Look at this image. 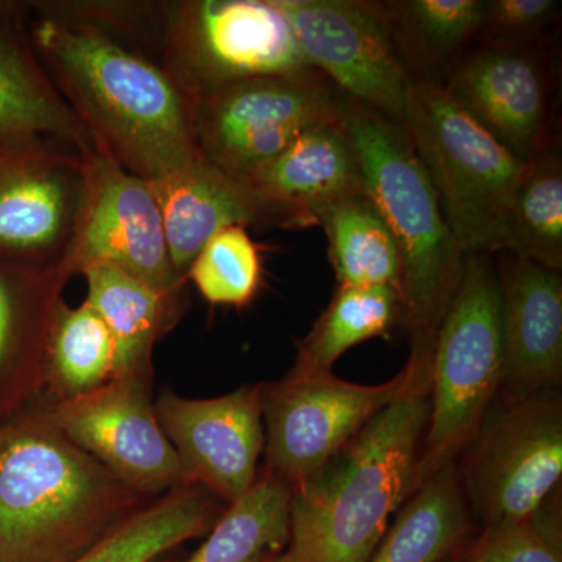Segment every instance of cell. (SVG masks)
Segmentation results:
<instances>
[{"label": "cell", "instance_id": "1", "mask_svg": "<svg viewBox=\"0 0 562 562\" xmlns=\"http://www.w3.org/2000/svg\"><path fill=\"white\" fill-rule=\"evenodd\" d=\"M25 5L36 57L92 144L154 181L199 157L183 92L149 55Z\"/></svg>", "mask_w": 562, "mask_h": 562}, {"label": "cell", "instance_id": "2", "mask_svg": "<svg viewBox=\"0 0 562 562\" xmlns=\"http://www.w3.org/2000/svg\"><path fill=\"white\" fill-rule=\"evenodd\" d=\"M413 375L319 472L291 490L281 562H368L416 487L430 416L431 349H412Z\"/></svg>", "mask_w": 562, "mask_h": 562}, {"label": "cell", "instance_id": "3", "mask_svg": "<svg viewBox=\"0 0 562 562\" xmlns=\"http://www.w3.org/2000/svg\"><path fill=\"white\" fill-rule=\"evenodd\" d=\"M144 501L46 413L0 425V562H72Z\"/></svg>", "mask_w": 562, "mask_h": 562}, {"label": "cell", "instance_id": "4", "mask_svg": "<svg viewBox=\"0 0 562 562\" xmlns=\"http://www.w3.org/2000/svg\"><path fill=\"white\" fill-rule=\"evenodd\" d=\"M341 124L361 165L369 198L402 257L403 324L412 349H430L452 302L464 251L405 128L346 99Z\"/></svg>", "mask_w": 562, "mask_h": 562}, {"label": "cell", "instance_id": "5", "mask_svg": "<svg viewBox=\"0 0 562 562\" xmlns=\"http://www.w3.org/2000/svg\"><path fill=\"white\" fill-rule=\"evenodd\" d=\"M402 125L460 249L487 255L505 249L509 205L527 162L435 81L409 80Z\"/></svg>", "mask_w": 562, "mask_h": 562}, {"label": "cell", "instance_id": "6", "mask_svg": "<svg viewBox=\"0 0 562 562\" xmlns=\"http://www.w3.org/2000/svg\"><path fill=\"white\" fill-rule=\"evenodd\" d=\"M490 257L464 255L460 283L432 342L430 416L416 486L457 461L502 392L501 279Z\"/></svg>", "mask_w": 562, "mask_h": 562}, {"label": "cell", "instance_id": "7", "mask_svg": "<svg viewBox=\"0 0 562 562\" xmlns=\"http://www.w3.org/2000/svg\"><path fill=\"white\" fill-rule=\"evenodd\" d=\"M460 457L462 494L480 530L527 519L560 490V391L498 395Z\"/></svg>", "mask_w": 562, "mask_h": 562}, {"label": "cell", "instance_id": "8", "mask_svg": "<svg viewBox=\"0 0 562 562\" xmlns=\"http://www.w3.org/2000/svg\"><path fill=\"white\" fill-rule=\"evenodd\" d=\"M157 61L187 101L236 81L313 69L273 0L161 2Z\"/></svg>", "mask_w": 562, "mask_h": 562}, {"label": "cell", "instance_id": "9", "mask_svg": "<svg viewBox=\"0 0 562 562\" xmlns=\"http://www.w3.org/2000/svg\"><path fill=\"white\" fill-rule=\"evenodd\" d=\"M319 70L236 81L188 99L199 155L243 180L303 133L338 121L346 103Z\"/></svg>", "mask_w": 562, "mask_h": 562}, {"label": "cell", "instance_id": "10", "mask_svg": "<svg viewBox=\"0 0 562 562\" xmlns=\"http://www.w3.org/2000/svg\"><path fill=\"white\" fill-rule=\"evenodd\" d=\"M412 375V360L380 384L294 366L279 382L261 384L266 473L291 490L308 480L405 390Z\"/></svg>", "mask_w": 562, "mask_h": 562}, {"label": "cell", "instance_id": "11", "mask_svg": "<svg viewBox=\"0 0 562 562\" xmlns=\"http://www.w3.org/2000/svg\"><path fill=\"white\" fill-rule=\"evenodd\" d=\"M85 187L81 151L52 139L0 138V262L61 272Z\"/></svg>", "mask_w": 562, "mask_h": 562}, {"label": "cell", "instance_id": "12", "mask_svg": "<svg viewBox=\"0 0 562 562\" xmlns=\"http://www.w3.org/2000/svg\"><path fill=\"white\" fill-rule=\"evenodd\" d=\"M302 57L358 105L403 124L409 77L382 2L273 0Z\"/></svg>", "mask_w": 562, "mask_h": 562}, {"label": "cell", "instance_id": "13", "mask_svg": "<svg viewBox=\"0 0 562 562\" xmlns=\"http://www.w3.org/2000/svg\"><path fill=\"white\" fill-rule=\"evenodd\" d=\"M87 187L66 279L92 265H106L180 299L187 281L173 271L161 214L149 181L92 147L83 154Z\"/></svg>", "mask_w": 562, "mask_h": 562}, {"label": "cell", "instance_id": "14", "mask_svg": "<svg viewBox=\"0 0 562 562\" xmlns=\"http://www.w3.org/2000/svg\"><path fill=\"white\" fill-rule=\"evenodd\" d=\"M149 382V375L116 376L44 409L70 442L146 498L191 486L158 422Z\"/></svg>", "mask_w": 562, "mask_h": 562}, {"label": "cell", "instance_id": "15", "mask_svg": "<svg viewBox=\"0 0 562 562\" xmlns=\"http://www.w3.org/2000/svg\"><path fill=\"white\" fill-rule=\"evenodd\" d=\"M155 413L191 486L227 506L251 490L265 450L261 384L216 398L162 392Z\"/></svg>", "mask_w": 562, "mask_h": 562}, {"label": "cell", "instance_id": "16", "mask_svg": "<svg viewBox=\"0 0 562 562\" xmlns=\"http://www.w3.org/2000/svg\"><path fill=\"white\" fill-rule=\"evenodd\" d=\"M442 87L520 160L552 147L553 81L543 52L475 47Z\"/></svg>", "mask_w": 562, "mask_h": 562}, {"label": "cell", "instance_id": "17", "mask_svg": "<svg viewBox=\"0 0 562 562\" xmlns=\"http://www.w3.org/2000/svg\"><path fill=\"white\" fill-rule=\"evenodd\" d=\"M241 181L260 206L266 227L286 231L319 225L322 213L335 203L368 194L341 117L303 133Z\"/></svg>", "mask_w": 562, "mask_h": 562}, {"label": "cell", "instance_id": "18", "mask_svg": "<svg viewBox=\"0 0 562 562\" xmlns=\"http://www.w3.org/2000/svg\"><path fill=\"white\" fill-rule=\"evenodd\" d=\"M498 279L503 339L501 394L558 391L562 380L561 271L513 257L503 262Z\"/></svg>", "mask_w": 562, "mask_h": 562}, {"label": "cell", "instance_id": "19", "mask_svg": "<svg viewBox=\"0 0 562 562\" xmlns=\"http://www.w3.org/2000/svg\"><path fill=\"white\" fill-rule=\"evenodd\" d=\"M149 184L160 210L173 271L183 281L199 251L222 228L266 227L246 183L222 172L201 155Z\"/></svg>", "mask_w": 562, "mask_h": 562}, {"label": "cell", "instance_id": "20", "mask_svg": "<svg viewBox=\"0 0 562 562\" xmlns=\"http://www.w3.org/2000/svg\"><path fill=\"white\" fill-rule=\"evenodd\" d=\"M0 138L52 139L81 154L94 147L33 50L24 2H0Z\"/></svg>", "mask_w": 562, "mask_h": 562}, {"label": "cell", "instance_id": "21", "mask_svg": "<svg viewBox=\"0 0 562 562\" xmlns=\"http://www.w3.org/2000/svg\"><path fill=\"white\" fill-rule=\"evenodd\" d=\"M88 297L114 342V376L151 375L155 344L179 321L180 299L161 294L120 269L92 265L81 271Z\"/></svg>", "mask_w": 562, "mask_h": 562}, {"label": "cell", "instance_id": "22", "mask_svg": "<svg viewBox=\"0 0 562 562\" xmlns=\"http://www.w3.org/2000/svg\"><path fill=\"white\" fill-rule=\"evenodd\" d=\"M472 517L457 461L417 484L368 562H443L469 546Z\"/></svg>", "mask_w": 562, "mask_h": 562}, {"label": "cell", "instance_id": "23", "mask_svg": "<svg viewBox=\"0 0 562 562\" xmlns=\"http://www.w3.org/2000/svg\"><path fill=\"white\" fill-rule=\"evenodd\" d=\"M382 5L409 77L442 85L479 43L486 0H390Z\"/></svg>", "mask_w": 562, "mask_h": 562}, {"label": "cell", "instance_id": "24", "mask_svg": "<svg viewBox=\"0 0 562 562\" xmlns=\"http://www.w3.org/2000/svg\"><path fill=\"white\" fill-rule=\"evenodd\" d=\"M222 513L217 498L202 487H180L140 508L72 562H157L205 536Z\"/></svg>", "mask_w": 562, "mask_h": 562}, {"label": "cell", "instance_id": "25", "mask_svg": "<svg viewBox=\"0 0 562 562\" xmlns=\"http://www.w3.org/2000/svg\"><path fill=\"white\" fill-rule=\"evenodd\" d=\"M291 487L262 473L251 490L222 513L187 562H265L290 539Z\"/></svg>", "mask_w": 562, "mask_h": 562}, {"label": "cell", "instance_id": "26", "mask_svg": "<svg viewBox=\"0 0 562 562\" xmlns=\"http://www.w3.org/2000/svg\"><path fill=\"white\" fill-rule=\"evenodd\" d=\"M319 225L339 284L390 286L401 294V250L369 194L335 203L322 213Z\"/></svg>", "mask_w": 562, "mask_h": 562}, {"label": "cell", "instance_id": "27", "mask_svg": "<svg viewBox=\"0 0 562 562\" xmlns=\"http://www.w3.org/2000/svg\"><path fill=\"white\" fill-rule=\"evenodd\" d=\"M43 379L57 401L99 390L114 376V342L105 322L85 301L76 308L60 302L44 349Z\"/></svg>", "mask_w": 562, "mask_h": 562}, {"label": "cell", "instance_id": "28", "mask_svg": "<svg viewBox=\"0 0 562 562\" xmlns=\"http://www.w3.org/2000/svg\"><path fill=\"white\" fill-rule=\"evenodd\" d=\"M68 281L60 271L0 262V380L21 366L43 372L47 335Z\"/></svg>", "mask_w": 562, "mask_h": 562}, {"label": "cell", "instance_id": "29", "mask_svg": "<svg viewBox=\"0 0 562 562\" xmlns=\"http://www.w3.org/2000/svg\"><path fill=\"white\" fill-rule=\"evenodd\" d=\"M401 321L402 297L394 288L339 284L330 305L299 342L294 366L331 371L351 347L386 335Z\"/></svg>", "mask_w": 562, "mask_h": 562}, {"label": "cell", "instance_id": "30", "mask_svg": "<svg viewBox=\"0 0 562 562\" xmlns=\"http://www.w3.org/2000/svg\"><path fill=\"white\" fill-rule=\"evenodd\" d=\"M503 250L542 268L562 269V165L553 147L525 166L509 205Z\"/></svg>", "mask_w": 562, "mask_h": 562}, {"label": "cell", "instance_id": "31", "mask_svg": "<svg viewBox=\"0 0 562 562\" xmlns=\"http://www.w3.org/2000/svg\"><path fill=\"white\" fill-rule=\"evenodd\" d=\"M261 255L243 225L217 232L199 251L188 271L202 297L213 305L244 308L261 284Z\"/></svg>", "mask_w": 562, "mask_h": 562}, {"label": "cell", "instance_id": "32", "mask_svg": "<svg viewBox=\"0 0 562 562\" xmlns=\"http://www.w3.org/2000/svg\"><path fill=\"white\" fill-rule=\"evenodd\" d=\"M560 490L527 519L480 530L468 546L471 562H562Z\"/></svg>", "mask_w": 562, "mask_h": 562}, {"label": "cell", "instance_id": "33", "mask_svg": "<svg viewBox=\"0 0 562 562\" xmlns=\"http://www.w3.org/2000/svg\"><path fill=\"white\" fill-rule=\"evenodd\" d=\"M560 11L554 0H486L479 46L542 52Z\"/></svg>", "mask_w": 562, "mask_h": 562}, {"label": "cell", "instance_id": "34", "mask_svg": "<svg viewBox=\"0 0 562 562\" xmlns=\"http://www.w3.org/2000/svg\"><path fill=\"white\" fill-rule=\"evenodd\" d=\"M443 562H471L469 561L468 558V547H465V549H462L461 552L453 554L452 558H449V560Z\"/></svg>", "mask_w": 562, "mask_h": 562}, {"label": "cell", "instance_id": "35", "mask_svg": "<svg viewBox=\"0 0 562 562\" xmlns=\"http://www.w3.org/2000/svg\"><path fill=\"white\" fill-rule=\"evenodd\" d=\"M281 554H279V557L271 558V560H266L265 562H281Z\"/></svg>", "mask_w": 562, "mask_h": 562}]
</instances>
